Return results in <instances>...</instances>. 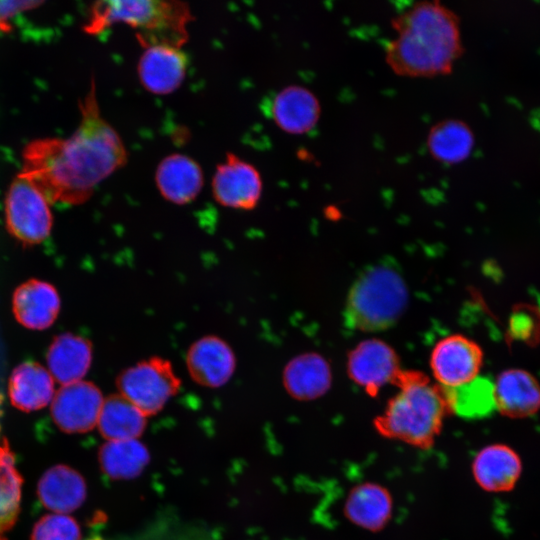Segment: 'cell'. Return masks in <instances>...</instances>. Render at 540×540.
<instances>
[{
	"label": "cell",
	"mask_w": 540,
	"mask_h": 540,
	"mask_svg": "<svg viewBox=\"0 0 540 540\" xmlns=\"http://www.w3.org/2000/svg\"><path fill=\"white\" fill-rule=\"evenodd\" d=\"M0 540H5V539L3 537H1V535H0Z\"/></svg>",
	"instance_id": "d6a6232c"
},
{
	"label": "cell",
	"mask_w": 540,
	"mask_h": 540,
	"mask_svg": "<svg viewBox=\"0 0 540 540\" xmlns=\"http://www.w3.org/2000/svg\"><path fill=\"white\" fill-rule=\"evenodd\" d=\"M104 399L91 382L63 385L54 395L51 415L55 424L67 433H85L97 425Z\"/></svg>",
	"instance_id": "9c48e42d"
},
{
	"label": "cell",
	"mask_w": 540,
	"mask_h": 540,
	"mask_svg": "<svg viewBox=\"0 0 540 540\" xmlns=\"http://www.w3.org/2000/svg\"><path fill=\"white\" fill-rule=\"evenodd\" d=\"M269 111L279 129L291 135H302L318 123L321 105L307 87L288 85L274 95Z\"/></svg>",
	"instance_id": "5bb4252c"
},
{
	"label": "cell",
	"mask_w": 540,
	"mask_h": 540,
	"mask_svg": "<svg viewBox=\"0 0 540 540\" xmlns=\"http://www.w3.org/2000/svg\"><path fill=\"white\" fill-rule=\"evenodd\" d=\"M97 425L109 441L136 439L145 429L146 415L123 396L112 395L104 400Z\"/></svg>",
	"instance_id": "484cf974"
},
{
	"label": "cell",
	"mask_w": 540,
	"mask_h": 540,
	"mask_svg": "<svg viewBox=\"0 0 540 540\" xmlns=\"http://www.w3.org/2000/svg\"><path fill=\"white\" fill-rule=\"evenodd\" d=\"M496 409L511 418H523L540 409V385L527 371L508 369L494 384Z\"/></svg>",
	"instance_id": "e0dca14e"
},
{
	"label": "cell",
	"mask_w": 540,
	"mask_h": 540,
	"mask_svg": "<svg viewBox=\"0 0 540 540\" xmlns=\"http://www.w3.org/2000/svg\"><path fill=\"white\" fill-rule=\"evenodd\" d=\"M391 509L392 501L387 490L373 483L353 488L345 505L348 518L369 530L382 528L390 518Z\"/></svg>",
	"instance_id": "603a6c76"
},
{
	"label": "cell",
	"mask_w": 540,
	"mask_h": 540,
	"mask_svg": "<svg viewBox=\"0 0 540 540\" xmlns=\"http://www.w3.org/2000/svg\"><path fill=\"white\" fill-rule=\"evenodd\" d=\"M38 496L47 509L66 514L78 509L86 499L84 478L67 465L49 468L38 483Z\"/></svg>",
	"instance_id": "ac0fdd59"
},
{
	"label": "cell",
	"mask_w": 540,
	"mask_h": 540,
	"mask_svg": "<svg viewBox=\"0 0 540 540\" xmlns=\"http://www.w3.org/2000/svg\"><path fill=\"white\" fill-rule=\"evenodd\" d=\"M160 195L176 205L191 203L201 193L204 173L200 164L182 153H171L162 158L154 173Z\"/></svg>",
	"instance_id": "4fadbf2b"
},
{
	"label": "cell",
	"mask_w": 540,
	"mask_h": 540,
	"mask_svg": "<svg viewBox=\"0 0 540 540\" xmlns=\"http://www.w3.org/2000/svg\"><path fill=\"white\" fill-rule=\"evenodd\" d=\"M2 400H3V397H2L1 390H0V419H1V416H2Z\"/></svg>",
	"instance_id": "4dcf8cb0"
},
{
	"label": "cell",
	"mask_w": 540,
	"mask_h": 540,
	"mask_svg": "<svg viewBox=\"0 0 540 540\" xmlns=\"http://www.w3.org/2000/svg\"><path fill=\"white\" fill-rule=\"evenodd\" d=\"M80 122L68 138L30 141L22 152L20 175L49 203L79 205L128 162L117 130L102 116L95 79L79 102Z\"/></svg>",
	"instance_id": "6da1fadb"
},
{
	"label": "cell",
	"mask_w": 540,
	"mask_h": 540,
	"mask_svg": "<svg viewBox=\"0 0 540 540\" xmlns=\"http://www.w3.org/2000/svg\"><path fill=\"white\" fill-rule=\"evenodd\" d=\"M347 368L350 378L372 395L394 383L401 371L395 351L377 339L359 343L349 354Z\"/></svg>",
	"instance_id": "7c38bea8"
},
{
	"label": "cell",
	"mask_w": 540,
	"mask_h": 540,
	"mask_svg": "<svg viewBox=\"0 0 540 540\" xmlns=\"http://www.w3.org/2000/svg\"><path fill=\"white\" fill-rule=\"evenodd\" d=\"M394 384L398 392L376 418L377 430L413 446H430L447 410L441 387L418 371L401 370Z\"/></svg>",
	"instance_id": "277c9868"
},
{
	"label": "cell",
	"mask_w": 540,
	"mask_h": 540,
	"mask_svg": "<svg viewBox=\"0 0 540 540\" xmlns=\"http://www.w3.org/2000/svg\"><path fill=\"white\" fill-rule=\"evenodd\" d=\"M23 479L8 441H0V535L10 529L20 512Z\"/></svg>",
	"instance_id": "83f0119b"
},
{
	"label": "cell",
	"mask_w": 540,
	"mask_h": 540,
	"mask_svg": "<svg viewBox=\"0 0 540 540\" xmlns=\"http://www.w3.org/2000/svg\"><path fill=\"white\" fill-rule=\"evenodd\" d=\"M186 364L195 382L217 388L231 378L235 369V356L224 340L216 336H205L191 345Z\"/></svg>",
	"instance_id": "9a60e30c"
},
{
	"label": "cell",
	"mask_w": 540,
	"mask_h": 540,
	"mask_svg": "<svg viewBox=\"0 0 540 540\" xmlns=\"http://www.w3.org/2000/svg\"><path fill=\"white\" fill-rule=\"evenodd\" d=\"M395 36L385 61L404 77H436L452 72L463 52L458 16L439 1H420L391 21Z\"/></svg>",
	"instance_id": "7a4b0ae2"
},
{
	"label": "cell",
	"mask_w": 540,
	"mask_h": 540,
	"mask_svg": "<svg viewBox=\"0 0 540 540\" xmlns=\"http://www.w3.org/2000/svg\"><path fill=\"white\" fill-rule=\"evenodd\" d=\"M408 302L406 283L391 262L382 261L362 271L354 281L344 308L345 325L362 332L392 327Z\"/></svg>",
	"instance_id": "5b68a950"
},
{
	"label": "cell",
	"mask_w": 540,
	"mask_h": 540,
	"mask_svg": "<svg viewBox=\"0 0 540 540\" xmlns=\"http://www.w3.org/2000/svg\"><path fill=\"white\" fill-rule=\"evenodd\" d=\"M474 137L470 127L457 119H445L434 124L427 135L430 155L444 164H456L471 153Z\"/></svg>",
	"instance_id": "cb8c5ba5"
},
{
	"label": "cell",
	"mask_w": 540,
	"mask_h": 540,
	"mask_svg": "<svg viewBox=\"0 0 540 540\" xmlns=\"http://www.w3.org/2000/svg\"><path fill=\"white\" fill-rule=\"evenodd\" d=\"M12 310L16 320L25 328L44 330L57 318L60 298L50 283L30 279L15 289Z\"/></svg>",
	"instance_id": "2e32d148"
},
{
	"label": "cell",
	"mask_w": 540,
	"mask_h": 540,
	"mask_svg": "<svg viewBox=\"0 0 540 540\" xmlns=\"http://www.w3.org/2000/svg\"><path fill=\"white\" fill-rule=\"evenodd\" d=\"M188 57L180 47L156 44L143 48L137 62V76L147 92L165 96L178 90L185 81Z\"/></svg>",
	"instance_id": "30bf717a"
},
{
	"label": "cell",
	"mask_w": 540,
	"mask_h": 540,
	"mask_svg": "<svg viewBox=\"0 0 540 540\" xmlns=\"http://www.w3.org/2000/svg\"><path fill=\"white\" fill-rule=\"evenodd\" d=\"M39 1H0V32L11 28L12 19L19 13L40 6Z\"/></svg>",
	"instance_id": "f546056e"
},
{
	"label": "cell",
	"mask_w": 540,
	"mask_h": 540,
	"mask_svg": "<svg viewBox=\"0 0 540 540\" xmlns=\"http://www.w3.org/2000/svg\"><path fill=\"white\" fill-rule=\"evenodd\" d=\"M92 361V346L88 339L64 333L53 339L47 352V364L52 377L63 385L82 381Z\"/></svg>",
	"instance_id": "d6986e66"
},
{
	"label": "cell",
	"mask_w": 540,
	"mask_h": 540,
	"mask_svg": "<svg viewBox=\"0 0 540 540\" xmlns=\"http://www.w3.org/2000/svg\"><path fill=\"white\" fill-rule=\"evenodd\" d=\"M212 196L223 207L251 210L262 196L263 181L258 169L233 152H227L211 180Z\"/></svg>",
	"instance_id": "ba28073f"
},
{
	"label": "cell",
	"mask_w": 540,
	"mask_h": 540,
	"mask_svg": "<svg viewBox=\"0 0 540 540\" xmlns=\"http://www.w3.org/2000/svg\"><path fill=\"white\" fill-rule=\"evenodd\" d=\"M441 390L447 409L460 417L481 418L496 409L494 384L488 378L477 376L467 383L441 387Z\"/></svg>",
	"instance_id": "4316f807"
},
{
	"label": "cell",
	"mask_w": 540,
	"mask_h": 540,
	"mask_svg": "<svg viewBox=\"0 0 540 540\" xmlns=\"http://www.w3.org/2000/svg\"><path fill=\"white\" fill-rule=\"evenodd\" d=\"M473 475L485 490L503 492L511 490L521 474L518 454L502 444L483 448L473 461Z\"/></svg>",
	"instance_id": "44dd1931"
},
{
	"label": "cell",
	"mask_w": 540,
	"mask_h": 540,
	"mask_svg": "<svg viewBox=\"0 0 540 540\" xmlns=\"http://www.w3.org/2000/svg\"><path fill=\"white\" fill-rule=\"evenodd\" d=\"M482 360L483 353L477 343L455 334L441 339L434 346L430 365L441 387H454L479 376Z\"/></svg>",
	"instance_id": "8fae6325"
},
{
	"label": "cell",
	"mask_w": 540,
	"mask_h": 540,
	"mask_svg": "<svg viewBox=\"0 0 540 540\" xmlns=\"http://www.w3.org/2000/svg\"><path fill=\"white\" fill-rule=\"evenodd\" d=\"M117 386L120 395L147 416L165 406L178 391L180 380L169 361L153 357L124 370Z\"/></svg>",
	"instance_id": "8992f818"
},
{
	"label": "cell",
	"mask_w": 540,
	"mask_h": 540,
	"mask_svg": "<svg viewBox=\"0 0 540 540\" xmlns=\"http://www.w3.org/2000/svg\"><path fill=\"white\" fill-rule=\"evenodd\" d=\"M8 394L13 406L22 411L42 409L53 400V377L37 362H23L9 377Z\"/></svg>",
	"instance_id": "ffe728a7"
},
{
	"label": "cell",
	"mask_w": 540,
	"mask_h": 540,
	"mask_svg": "<svg viewBox=\"0 0 540 540\" xmlns=\"http://www.w3.org/2000/svg\"><path fill=\"white\" fill-rule=\"evenodd\" d=\"M81 531L77 521L66 514L54 513L43 516L34 525L31 540H80Z\"/></svg>",
	"instance_id": "f1b7e54d"
},
{
	"label": "cell",
	"mask_w": 540,
	"mask_h": 540,
	"mask_svg": "<svg viewBox=\"0 0 540 540\" xmlns=\"http://www.w3.org/2000/svg\"><path fill=\"white\" fill-rule=\"evenodd\" d=\"M100 467L114 480H128L140 475L150 461L146 446L136 439L104 443L98 453Z\"/></svg>",
	"instance_id": "d4e9b609"
},
{
	"label": "cell",
	"mask_w": 540,
	"mask_h": 540,
	"mask_svg": "<svg viewBox=\"0 0 540 540\" xmlns=\"http://www.w3.org/2000/svg\"><path fill=\"white\" fill-rule=\"evenodd\" d=\"M192 20V10L184 1L102 0L90 6L83 30L98 35L112 25L125 24L136 32L143 48L156 44L182 48L188 41Z\"/></svg>",
	"instance_id": "3957f363"
},
{
	"label": "cell",
	"mask_w": 540,
	"mask_h": 540,
	"mask_svg": "<svg viewBox=\"0 0 540 540\" xmlns=\"http://www.w3.org/2000/svg\"><path fill=\"white\" fill-rule=\"evenodd\" d=\"M283 383L287 392L298 400L316 399L331 384L330 367L317 353L301 354L285 367Z\"/></svg>",
	"instance_id": "7402d4cb"
},
{
	"label": "cell",
	"mask_w": 540,
	"mask_h": 540,
	"mask_svg": "<svg viewBox=\"0 0 540 540\" xmlns=\"http://www.w3.org/2000/svg\"><path fill=\"white\" fill-rule=\"evenodd\" d=\"M5 219L9 233L26 245L43 242L52 227L49 202L20 174L13 179L7 191Z\"/></svg>",
	"instance_id": "52a82bcc"
},
{
	"label": "cell",
	"mask_w": 540,
	"mask_h": 540,
	"mask_svg": "<svg viewBox=\"0 0 540 540\" xmlns=\"http://www.w3.org/2000/svg\"><path fill=\"white\" fill-rule=\"evenodd\" d=\"M88 540H105V539L100 538V537H94V538H91V539H88Z\"/></svg>",
	"instance_id": "1f68e13d"
}]
</instances>
